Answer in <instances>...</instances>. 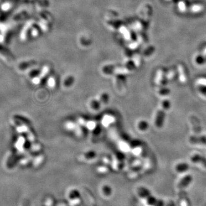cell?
<instances>
[{
  "label": "cell",
  "instance_id": "8992f818",
  "mask_svg": "<svg viewBox=\"0 0 206 206\" xmlns=\"http://www.w3.org/2000/svg\"><path fill=\"white\" fill-rule=\"evenodd\" d=\"M167 206H176L174 202H173V200H171L169 202L168 204H167Z\"/></svg>",
  "mask_w": 206,
  "mask_h": 206
},
{
  "label": "cell",
  "instance_id": "277c9868",
  "mask_svg": "<svg viewBox=\"0 0 206 206\" xmlns=\"http://www.w3.org/2000/svg\"><path fill=\"white\" fill-rule=\"evenodd\" d=\"M187 165H180L177 167V171L179 172H184L187 169Z\"/></svg>",
  "mask_w": 206,
  "mask_h": 206
},
{
  "label": "cell",
  "instance_id": "6da1fadb",
  "mask_svg": "<svg viewBox=\"0 0 206 206\" xmlns=\"http://www.w3.org/2000/svg\"><path fill=\"white\" fill-rule=\"evenodd\" d=\"M191 181H192V177L191 176L188 175L185 176L178 184V187L179 188L186 187L191 183Z\"/></svg>",
  "mask_w": 206,
  "mask_h": 206
},
{
  "label": "cell",
  "instance_id": "3957f363",
  "mask_svg": "<svg viewBox=\"0 0 206 206\" xmlns=\"http://www.w3.org/2000/svg\"><path fill=\"white\" fill-rule=\"evenodd\" d=\"M157 200V199L153 196H150L148 198H147V203L150 206H155Z\"/></svg>",
  "mask_w": 206,
  "mask_h": 206
},
{
  "label": "cell",
  "instance_id": "7a4b0ae2",
  "mask_svg": "<svg viewBox=\"0 0 206 206\" xmlns=\"http://www.w3.org/2000/svg\"><path fill=\"white\" fill-rule=\"evenodd\" d=\"M139 195L142 198H148L150 196H151V193L150 191L146 189L145 188H141L139 191Z\"/></svg>",
  "mask_w": 206,
  "mask_h": 206
},
{
  "label": "cell",
  "instance_id": "5b68a950",
  "mask_svg": "<svg viewBox=\"0 0 206 206\" xmlns=\"http://www.w3.org/2000/svg\"><path fill=\"white\" fill-rule=\"evenodd\" d=\"M155 206H164V203L162 200H157Z\"/></svg>",
  "mask_w": 206,
  "mask_h": 206
}]
</instances>
